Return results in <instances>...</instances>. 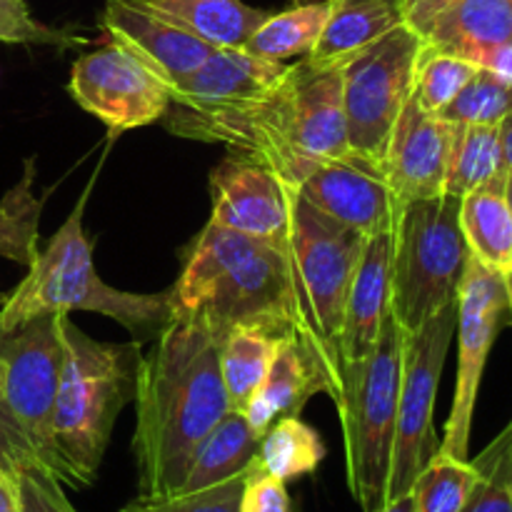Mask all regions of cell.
<instances>
[{"label":"cell","instance_id":"6da1fadb","mask_svg":"<svg viewBox=\"0 0 512 512\" xmlns=\"http://www.w3.org/2000/svg\"><path fill=\"white\" fill-rule=\"evenodd\" d=\"M160 123L178 138L248 155L293 188H300L315 165L350 150L343 68L308 55L285 65L280 78L258 95L205 110L170 105Z\"/></svg>","mask_w":512,"mask_h":512},{"label":"cell","instance_id":"7a4b0ae2","mask_svg":"<svg viewBox=\"0 0 512 512\" xmlns=\"http://www.w3.org/2000/svg\"><path fill=\"white\" fill-rule=\"evenodd\" d=\"M228 413L220 343L195 315L173 305L138 370L133 455L140 498L175 493L200 443Z\"/></svg>","mask_w":512,"mask_h":512},{"label":"cell","instance_id":"3957f363","mask_svg":"<svg viewBox=\"0 0 512 512\" xmlns=\"http://www.w3.org/2000/svg\"><path fill=\"white\" fill-rule=\"evenodd\" d=\"M173 298L175 308L195 315L218 343L233 330H255L275 340L295 338L313 360L288 243L253 238L208 220L185 248Z\"/></svg>","mask_w":512,"mask_h":512},{"label":"cell","instance_id":"277c9868","mask_svg":"<svg viewBox=\"0 0 512 512\" xmlns=\"http://www.w3.org/2000/svg\"><path fill=\"white\" fill-rule=\"evenodd\" d=\"M63 363L53 408V440L63 485L83 490L95 483L115 420L135 400L143 353L140 340L100 343L68 313L55 315Z\"/></svg>","mask_w":512,"mask_h":512},{"label":"cell","instance_id":"5b68a950","mask_svg":"<svg viewBox=\"0 0 512 512\" xmlns=\"http://www.w3.org/2000/svg\"><path fill=\"white\" fill-rule=\"evenodd\" d=\"M88 190L80 195L73 213L55 230L45 250L28 265V275L8 293L0 305V333L20 328L40 315L90 310L105 315L138 335H158L173 315V288L165 293H125L103 283L93 263V243L85 235L83 213Z\"/></svg>","mask_w":512,"mask_h":512},{"label":"cell","instance_id":"8992f818","mask_svg":"<svg viewBox=\"0 0 512 512\" xmlns=\"http://www.w3.org/2000/svg\"><path fill=\"white\" fill-rule=\"evenodd\" d=\"M365 240L368 238L358 230L325 215L300 193L295 195L288 248L310 328L315 370L335 408L345 393V370L340 360L343 310Z\"/></svg>","mask_w":512,"mask_h":512},{"label":"cell","instance_id":"52a82bcc","mask_svg":"<svg viewBox=\"0 0 512 512\" xmlns=\"http://www.w3.org/2000/svg\"><path fill=\"white\" fill-rule=\"evenodd\" d=\"M63 343L55 315L0 333V465H38L63 483L53 440Z\"/></svg>","mask_w":512,"mask_h":512},{"label":"cell","instance_id":"ba28073f","mask_svg":"<svg viewBox=\"0 0 512 512\" xmlns=\"http://www.w3.org/2000/svg\"><path fill=\"white\" fill-rule=\"evenodd\" d=\"M403 343L405 330L395 323L393 313H388L373 353L345 370V393L338 415L343 423L348 488L363 512H378L388 503Z\"/></svg>","mask_w":512,"mask_h":512},{"label":"cell","instance_id":"9c48e42d","mask_svg":"<svg viewBox=\"0 0 512 512\" xmlns=\"http://www.w3.org/2000/svg\"><path fill=\"white\" fill-rule=\"evenodd\" d=\"M468 255L460 198L443 193L400 208L390 258V313L405 333L455 303Z\"/></svg>","mask_w":512,"mask_h":512},{"label":"cell","instance_id":"30bf717a","mask_svg":"<svg viewBox=\"0 0 512 512\" xmlns=\"http://www.w3.org/2000/svg\"><path fill=\"white\" fill-rule=\"evenodd\" d=\"M423 48V35L400 23L340 60L345 130L353 153L383 165L395 123L413 95Z\"/></svg>","mask_w":512,"mask_h":512},{"label":"cell","instance_id":"8fae6325","mask_svg":"<svg viewBox=\"0 0 512 512\" xmlns=\"http://www.w3.org/2000/svg\"><path fill=\"white\" fill-rule=\"evenodd\" d=\"M455 320H458V308L450 303L418 330L405 333L403 380H400L388 500L408 495L428 460L440 448L435 440L433 415L440 375H443L445 358L455 338Z\"/></svg>","mask_w":512,"mask_h":512},{"label":"cell","instance_id":"7c38bea8","mask_svg":"<svg viewBox=\"0 0 512 512\" xmlns=\"http://www.w3.org/2000/svg\"><path fill=\"white\" fill-rule=\"evenodd\" d=\"M455 308H458V320H455L458 380H455L453 408H450L443 443L438 450L450 458L468 460L480 380H483L485 363H488L490 348L498 338L505 313H510L503 273L485 268L480 260L468 255Z\"/></svg>","mask_w":512,"mask_h":512},{"label":"cell","instance_id":"4fadbf2b","mask_svg":"<svg viewBox=\"0 0 512 512\" xmlns=\"http://www.w3.org/2000/svg\"><path fill=\"white\" fill-rule=\"evenodd\" d=\"M68 93L110 135L160 123L170 108V85L113 40L75 60Z\"/></svg>","mask_w":512,"mask_h":512},{"label":"cell","instance_id":"5bb4252c","mask_svg":"<svg viewBox=\"0 0 512 512\" xmlns=\"http://www.w3.org/2000/svg\"><path fill=\"white\" fill-rule=\"evenodd\" d=\"M298 188L258 160L228 150L210 170V223L288 243Z\"/></svg>","mask_w":512,"mask_h":512},{"label":"cell","instance_id":"9a60e30c","mask_svg":"<svg viewBox=\"0 0 512 512\" xmlns=\"http://www.w3.org/2000/svg\"><path fill=\"white\" fill-rule=\"evenodd\" d=\"M298 193L365 238L393 230L403 208L385 178L383 165L353 150L315 165L300 183Z\"/></svg>","mask_w":512,"mask_h":512},{"label":"cell","instance_id":"2e32d148","mask_svg":"<svg viewBox=\"0 0 512 512\" xmlns=\"http://www.w3.org/2000/svg\"><path fill=\"white\" fill-rule=\"evenodd\" d=\"M100 30L105 40L130 50L170 88L188 78L215 50L148 0H105Z\"/></svg>","mask_w":512,"mask_h":512},{"label":"cell","instance_id":"e0dca14e","mask_svg":"<svg viewBox=\"0 0 512 512\" xmlns=\"http://www.w3.org/2000/svg\"><path fill=\"white\" fill-rule=\"evenodd\" d=\"M453 135V123L423 113L410 95L383 160L385 178L400 203L438 198L445 193Z\"/></svg>","mask_w":512,"mask_h":512},{"label":"cell","instance_id":"ac0fdd59","mask_svg":"<svg viewBox=\"0 0 512 512\" xmlns=\"http://www.w3.org/2000/svg\"><path fill=\"white\" fill-rule=\"evenodd\" d=\"M390 258H393V230L365 240L343 310V328H340L343 370L363 363L378 345L383 323L390 313Z\"/></svg>","mask_w":512,"mask_h":512},{"label":"cell","instance_id":"d6986e66","mask_svg":"<svg viewBox=\"0 0 512 512\" xmlns=\"http://www.w3.org/2000/svg\"><path fill=\"white\" fill-rule=\"evenodd\" d=\"M283 70L285 63L260 58L245 48H215L188 78L170 88V105L205 110L235 103L270 88Z\"/></svg>","mask_w":512,"mask_h":512},{"label":"cell","instance_id":"ffe728a7","mask_svg":"<svg viewBox=\"0 0 512 512\" xmlns=\"http://www.w3.org/2000/svg\"><path fill=\"white\" fill-rule=\"evenodd\" d=\"M425 48L483 65L493 50L512 43V0H455L423 33Z\"/></svg>","mask_w":512,"mask_h":512},{"label":"cell","instance_id":"44dd1931","mask_svg":"<svg viewBox=\"0 0 512 512\" xmlns=\"http://www.w3.org/2000/svg\"><path fill=\"white\" fill-rule=\"evenodd\" d=\"M325 393V385L313 360L295 338H283L275 345L268 375L258 393L240 413L258 435L268 433L270 425L283 415H300L313 395Z\"/></svg>","mask_w":512,"mask_h":512},{"label":"cell","instance_id":"7402d4cb","mask_svg":"<svg viewBox=\"0 0 512 512\" xmlns=\"http://www.w3.org/2000/svg\"><path fill=\"white\" fill-rule=\"evenodd\" d=\"M400 23V0H328V20L308 58L340 63Z\"/></svg>","mask_w":512,"mask_h":512},{"label":"cell","instance_id":"603a6c76","mask_svg":"<svg viewBox=\"0 0 512 512\" xmlns=\"http://www.w3.org/2000/svg\"><path fill=\"white\" fill-rule=\"evenodd\" d=\"M505 183H490L460 198V230L468 253L490 270H512V213Z\"/></svg>","mask_w":512,"mask_h":512},{"label":"cell","instance_id":"cb8c5ba5","mask_svg":"<svg viewBox=\"0 0 512 512\" xmlns=\"http://www.w3.org/2000/svg\"><path fill=\"white\" fill-rule=\"evenodd\" d=\"M260 440L263 435L255 433L245 415L240 410H230L218 425L208 433V438L200 443L193 463L183 485L175 493H188V490L208 488V485L223 483L233 475L245 473L258 458Z\"/></svg>","mask_w":512,"mask_h":512},{"label":"cell","instance_id":"d4e9b609","mask_svg":"<svg viewBox=\"0 0 512 512\" xmlns=\"http://www.w3.org/2000/svg\"><path fill=\"white\" fill-rule=\"evenodd\" d=\"M213 48H240L270 10L243 0H148Z\"/></svg>","mask_w":512,"mask_h":512},{"label":"cell","instance_id":"484cf974","mask_svg":"<svg viewBox=\"0 0 512 512\" xmlns=\"http://www.w3.org/2000/svg\"><path fill=\"white\" fill-rule=\"evenodd\" d=\"M508 175L500 145V125H455L445 193L463 198L483 185L503 183Z\"/></svg>","mask_w":512,"mask_h":512},{"label":"cell","instance_id":"4316f807","mask_svg":"<svg viewBox=\"0 0 512 512\" xmlns=\"http://www.w3.org/2000/svg\"><path fill=\"white\" fill-rule=\"evenodd\" d=\"M325 20H328V0L298 3L280 13H270L240 48L278 63L305 58L318 43Z\"/></svg>","mask_w":512,"mask_h":512},{"label":"cell","instance_id":"83f0119b","mask_svg":"<svg viewBox=\"0 0 512 512\" xmlns=\"http://www.w3.org/2000/svg\"><path fill=\"white\" fill-rule=\"evenodd\" d=\"M325 455L328 450L318 430L303 423L298 415H283L263 435L255 460L265 473L290 483V480L315 473Z\"/></svg>","mask_w":512,"mask_h":512},{"label":"cell","instance_id":"f1b7e54d","mask_svg":"<svg viewBox=\"0 0 512 512\" xmlns=\"http://www.w3.org/2000/svg\"><path fill=\"white\" fill-rule=\"evenodd\" d=\"M35 158L23 163L18 183L0 198V258L28 268L35 260L40 238V213L45 195H35Z\"/></svg>","mask_w":512,"mask_h":512},{"label":"cell","instance_id":"f546056e","mask_svg":"<svg viewBox=\"0 0 512 512\" xmlns=\"http://www.w3.org/2000/svg\"><path fill=\"white\" fill-rule=\"evenodd\" d=\"M278 340L255 330H233L220 343V375L230 410H243L263 388Z\"/></svg>","mask_w":512,"mask_h":512},{"label":"cell","instance_id":"4dcf8cb0","mask_svg":"<svg viewBox=\"0 0 512 512\" xmlns=\"http://www.w3.org/2000/svg\"><path fill=\"white\" fill-rule=\"evenodd\" d=\"M480 473L473 460L438 453L413 483V512H460L468 503Z\"/></svg>","mask_w":512,"mask_h":512},{"label":"cell","instance_id":"1f68e13d","mask_svg":"<svg viewBox=\"0 0 512 512\" xmlns=\"http://www.w3.org/2000/svg\"><path fill=\"white\" fill-rule=\"evenodd\" d=\"M478 65L470 60L458 58L450 53H438V50L423 48L418 63V75L413 85V100L423 113L438 115L445 105L455 100V95L470 83Z\"/></svg>","mask_w":512,"mask_h":512},{"label":"cell","instance_id":"d6a6232c","mask_svg":"<svg viewBox=\"0 0 512 512\" xmlns=\"http://www.w3.org/2000/svg\"><path fill=\"white\" fill-rule=\"evenodd\" d=\"M508 115H512V83L478 70L438 118L455 125H500Z\"/></svg>","mask_w":512,"mask_h":512},{"label":"cell","instance_id":"836d02e7","mask_svg":"<svg viewBox=\"0 0 512 512\" xmlns=\"http://www.w3.org/2000/svg\"><path fill=\"white\" fill-rule=\"evenodd\" d=\"M480 478L460 512H512V423L478 458Z\"/></svg>","mask_w":512,"mask_h":512},{"label":"cell","instance_id":"e575fe53","mask_svg":"<svg viewBox=\"0 0 512 512\" xmlns=\"http://www.w3.org/2000/svg\"><path fill=\"white\" fill-rule=\"evenodd\" d=\"M248 470L223 480V483L188 490V493H168L158 495V498H140L138 495L128 505H123L120 512H240Z\"/></svg>","mask_w":512,"mask_h":512},{"label":"cell","instance_id":"d590c367","mask_svg":"<svg viewBox=\"0 0 512 512\" xmlns=\"http://www.w3.org/2000/svg\"><path fill=\"white\" fill-rule=\"evenodd\" d=\"M0 43L10 45H50V48H75L88 40L68 30L50 28L30 13L25 0H0Z\"/></svg>","mask_w":512,"mask_h":512},{"label":"cell","instance_id":"8d00e7d4","mask_svg":"<svg viewBox=\"0 0 512 512\" xmlns=\"http://www.w3.org/2000/svg\"><path fill=\"white\" fill-rule=\"evenodd\" d=\"M23 512H78L63 493V483L38 468V465H20L15 470Z\"/></svg>","mask_w":512,"mask_h":512},{"label":"cell","instance_id":"74e56055","mask_svg":"<svg viewBox=\"0 0 512 512\" xmlns=\"http://www.w3.org/2000/svg\"><path fill=\"white\" fill-rule=\"evenodd\" d=\"M240 512H290V495L285 483L265 473L258 460H253L245 478Z\"/></svg>","mask_w":512,"mask_h":512},{"label":"cell","instance_id":"f35d334b","mask_svg":"<svg viewBox=\"0 0 512 512\" xmlns=\"http://www.w3.org/2000/svg\"><path fill=\"white\" fill-rule=\"evenodd\" d=\"M453 3L455 0H400V8H403V23L410 25V28L418 30V33L423 35L425 30H428V25Z\"/></svg>","mask_w":512,"mask_h":512},{"label":"cell","instance_id":"ab89813d","mask_svg":"<svg viewBox=\"0 0 512 512\" xmlns=\"http://www.w3.org/2000/svg\"><path fill=\"white\" fill-rule=\"evenodd\" d=\"M0 512H23L20 510L18 480L13 470L0 465Z\"/></svg>","mask_w":512,"mask_h":512},{"label":"cell","instance_id":"60d3db41","mask_svg":"<svg viewBox=\"0 0 512 512\" xmlns=\"http://www.w3.org/2000/svg\"><path fill=\"white\" fill-rule=\"evenodd\" d=\"M500 145H503V158L508 173H512V115L500 123Z\"/></svg>","mask_w":512,"mask_h":512},{"label":"cell","instance_id":"b9f144b4","mask_svg":"<svg viewBox=\"0 0 512 512\" xmlns=\"http://www.w3.org/2000/svg\"><path fill=\"white\" fill-rule=\"evenodd\" d=\"M378 512H413V493L388 500Z\"/></svg>","mask_w":512,"mask_h":512},{"label":"cell","instance_id":"7bdbcfd3","mask_svg":"<svg viewBox=\"0 0 512 512\" xmlns=\"http://www.w3.org/2000/svg\"><path fill=\"white\" fill-rule=\"evenodd\" d=\"M503 280H505V293H508V310L512 315V270L508 273H503Z\"/></svg>","mask_w":512,"mask_h":512},{"label":"cell","instance_id":"ee69618b","mask_svg":"<svg viewBox=\"0 0 512 512\" xmlns=\"http://www.w3.org/2000/svg\"><path fill=\"white\" fill-rule=\"evenodd\" d=\"M505 198H508L510 213H512V173L508 175V183H505Z\"/></svg>","mask_w":512,"mask_h":512}]
</instances>
